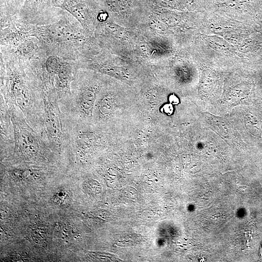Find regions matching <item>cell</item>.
<instances>
[{
  "label": "cell",
  "mask_w": 262,
  "mask_h": 262,
  "mask_svg": "<svg viewBox=\"0 0 262 262\" xmlns=\"http://www.w3.org/2000/svg\"><path fill=\"white\" fill-rule=\"evenodd\" d=\"M52 0H25L18 16L25 22L37 26L49 24L59 18L62 10L54 7Z\"/></svg>",
  "instance_id": "cell-7"
},
{
  "label": "cell",
  "mask_w": 262,
  "mask_h": 262,
  "mask_svg": "<svg viewBox=\"0 0 262 262\" xmlns=\"http://www.w3.org/2000/svg\"><path fill=\"white\" fill-rule=\"evenodd\" d=\"M29 32L39 41L47 53L67 61L79 62L101 52L94 37L87 33L72 15L63 10L55 22L41 26L31 24Z\"/></svg>",
  "instance_id": "cell-2"
},
{
  "label": "cell",
  "mask_w": 262,
  "mask_h": 262,
  "mask_svg": "<svg viewBox=\"0 0 262 262\" xmlns=\"http://www.w3.org/2000/svg\"><path fill=\"white\" fill-rule=\"evenodd\" d=\"M77 67L76 62L61 58L44 68H37L35 74L41 90L54 92L61 103L71 94V85Z\"/></svg>",
  "instance_id": "cell-6"
},
{
  "label": "cell",
  "mask_w": 262,
  "mask_h": 262,
  "mask_svg": "<svg viewBox=\"0 0 262 262\" xmlns=\"http://www.w3.org/2000/svg\"><path fill=\"white\" fill-rule=\"evenodd\" d=\"M164 111L166 113L170 114L172 112L173 108L171 105H165L164 106Z\"/></svg>",
  "instance_id": "cell-14"
},
{
  "label": "cell",
  "mask_w": 262,
  "mask_h": 262,
  "mask_svg": "<svg viewBox=\"0 0 262 262\" xmlns=\"http://www.w3.org/2000/svg\"><path fill=\"white\" fill-rule=\"evenodd\" d=\"M90 254L95 258L105 261H116L118 260L115 256L108 253L90 252Z\"/></svg>",
  "instance_id": "cell-12"
},
{
  "label": "cell",
  "mask_w": 262,
  "mask_h": 262,
  "mask_svg": "<svg viewBox=\"0 0 262 262\" xmlns=\"http://www.w3.org/2000/svg\"><path fill=\"white\" fill-rule=\"evenodd\" d=\"M86 2L85 0H52V4L72 15L87 33L93 37L97 16Z\"/></svg>",
  "instance_id": "cell-8"
},
{
  "label": "cell",
  "mask_w": 262,
  "mask_h": 262,
  "mask_svg": "<svg viewBox=\"0 0 262 262\" xmlns=\"http://www.w3.org/2000/svg\"><path fill=\"white\" fill-rule=\"evenodd\" d=\"M25 0H0V22H5L18 15Z\"/></svg>",
  "instance_id": "cell-10"
},
{
  "label": "cell",
  "mask_w": 262,
  "mask_h": 262,
  "mask_svg": "<svg viewBox=\"0 0 262 262\" xmlns=\"http://www.w3.org/2000/svg\"><path fill=\"white\" fill-rule=\"evenodd\" d=\"M51 200L53 204L59 208H67L71 202L72 194L68 189L60 188L54 193Z\"/></svg>",
  "instance_id": "cell-11"
},
{
  "label": "cell",
  "mask_w": 262,
  "mask_h": 262,
  "mask_svg": "<svg viewBox=\"0 0 262 262\" xmlns=\"http://www.w3.org/2000/svg\"><path fill=\"white\" fill-rule=\"evenodd\" d=\"M7 104L14 130L13 147L9 156L17 162L51 164L56 156H59L52 149L45 136L28 123L17 108Z\"/></svg>",
  "instance_id": "cell-3"
},
{
  "label": "cell",
  "mask_w": 262,
  "mask_h": 262,
  "mask_svg": "<svg viewBox=\"0 0 262 262\" xmlns=\"http://www.w3.org/2000/svg\"><path fill=\"white\" fill-rule=\"evenodd\" d=\"M0 96L15 106L28 123L45 136L42 90L29 65L0 53Z\"/></svg>",
  "instance_id": "cell-1"
},
{
  "label": "cell",
  "mask_w": 262,
  "mask_h": 262,
  "mask_svg": "<svg viewBox=\"0 0 262 262\" xmlns=\"http://www.w3.org/2000/svg\"><path fill=\"white\" fill-rule=\"evenodd\" d=\"M0 150L9 155L14 144V130L8 105L0 97Z\"/></svg>",
  "instance_id": "cell-9"
},
{
  "label": "cell",
  "mask_w": 262,
  "mask_h": 262,
  "mask_svg": "<svg viewBox=\"0 0 262 262\" xmlns=\"http://www.w3.org/2000/svg\"><path fill=\"white\" fill-rule=\"evenodd\" d=\"M170 101L173 104H177L179 103L178 98L174 95H171L169 98Z\"/></svg>",
  "instance_id": "cell-13"
},
{
  "label": "cell",
  "mask_w": 262,
  "mask_h": 262,
  "mask_svg": "<svg viewBox=\"0 0 262 262\" xmlns=\"http://www.w3.org/2000/svg\"><path fill=\"white\" fill-rule=\"evenodd\" d=\"M42 93L45 136L52 149L60 157L69 153L67 122L60 109L55 93L44 90Z\"/></svg>",
  "instance_id": "cell-5"
},
{
  "label": "cell",
  "mask_w": 262,
  "mask_h": 262,
  "mask_svg": "<svg viewBox=\"0 0 262 262\" xmlns=\"http://www.w3.org/2000/svg\"><path fill=\"white\" fill-rule=\"evenodd\" d=\"M88 70L78 66L71 85V94L59 103L62 112L69 122H92L95 102L103 83L98 75Z\"/></svg>",
  "instance_id": "cell-4"
}]
</instances>
